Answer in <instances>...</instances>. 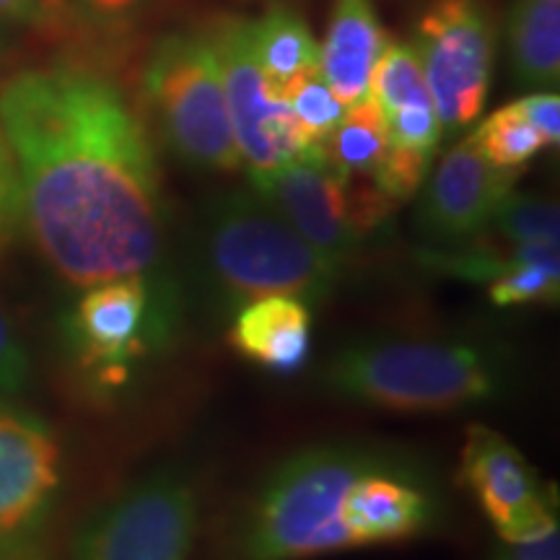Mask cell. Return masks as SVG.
I'll return each instance as SVG.
<instances>
[{
    "instance_id": "cell-27",
    "label": "cell",
    "mask_w": 560,
    "mask_h": 560,
    "mask_svg": "<svg viewBox=\"0 0 560 560\" xmlns=\"http://www.w3.org/2000/svg\"><path fill=\"white\" fill-rule=\"evenodd\" d=\"M30 384V355L13 330V322L0 304V397L21 395Z\"/></svg>"
},
{
    "instance_id": "cell-6",
    "label": "cell",
    "mask_w": 560,
    "mask_h": 560,
    "mask_svg": "<svg viewBox=\"0 0 560 560\" xmlns=\"http://www.w3.org/2000/svg\"><path fill=\"white\" fill-rule=\"evenodd\" d=\"M257 190L293 229L342 270L395 210L369 179L346 177L327 156L325 145H312L276 170L249 177Z\"/></svg>"
},
{
    "instance_id": "cell-1",
    "label": "cell",
    "mask_w": 560,
    "mask_h": 560,
    "mask_svg": "<svg viewBox=\"0 0 560 560\" xmlns=\"http://www.w3.org/2000/svg\"><path fill=\"white\" fill-rule=\"evenodd\" d=\"M0 136L21 187V223L79 289L149 276L170 210L145 125L115 81L81 62L26 68L0 83Z\"/></svg>"
},
{
    "instance_id": "cell-2",
    "label": "cell",
    "mask_w": 560,
    "mask_h": 560,
    "mask_svg": "<svg viewBox=\"0 0 560 560\" xmlns=\"http://www.w3.org/2000/svg\"><path fill=\"white\" fill-rule=\"evenodd\" d=\"M511 361L488 342L363 340L332 355L322 384L335 397L395 412H452L506 395Z\"/></svg>"
},
{
    "instance_id": "cell-12",
    "label": "cell",
    "mask_w": 560,
    "mask_h": 560,
    "mask_svg": "<svg viewBox=\"0 0 560 560\" xmlns=\"http://www.w3.org/2000/svg\"><path fill=\"white\" fill-rule=\"evenodd\" d=\"M149 276H130L109 283L91 285L75 304L68 322L81 366L117 382L125 366L145 353L149 340L156 338V314L164 306L153 304Z\"/></svg>"
},
{
    "instance_id": "cell-25",
    "label": "cell",
    "mask_w": 560,
    "mask_h": 560,
    "mask_svg": "<svg viewBox=\"0 0 560 560\" xmlns=\"http://www.w3.org/2000/svg\"><path fill=\"white\" fill-rule=\"evenodd\" d=\"M285 102L301 125V130L310 136L312 143L325 145L330 136L338 128L342 115H346V104H342L335 91L327 86V81L322 79V73H310L296 83H291L289 89L283 91Z\"/></svg>"
},
{
    "instance_id": "cell-9",
    "label": "cell",
    "mask_w": 560,
    "mask_h": 560,
    "mask_svg": "<svg viewBox=\"0 0 560 560\" xmlns=\"http://www.w3.org/2000/svg\"><path fill=\"white\" fill-rule=\"evenodd\" d=\"M236 149L249 177L265 174L312 149L283 94L268 81L252 47V19L223 16L210 26Z\"/></svg>"
},
{
    "instance_id": "cell-18",
    "label": "cell",
    "mask_w": 560,
    "mask_h": 560,
    "mask_svg": "<svg viewBox=\"0 0 560 560\" xmlns=\"http://www.w3.org/2000/svg\"><path fill=\"white\" fill-rule=\"evenodd\" d=\"M252 47L278 94L319 70V42L289 5H276L265 16L252 19Z\"/></svg>"
},
{
    "instance_id": "cell-13",
    "label": "cell",
    "mask_w": 560,
    "mask_h": 560,
    "mask_svg": "<svg viewBox=\"0 0 560 560\" xmlns=\"http://www.w3.org/2000/svg\"><path fill=\"white\" fill-rule=\"evenodd\" d=\"M516 177L520 172L490 164L475 140L465 136L446 151L425 182L416 213L418 231L439 247H457L472 240L514 190Z\"/></svg>"
},
{
    "instance_id": "cell-8",
    "label": "cell",
    "mask_w": 560,
    "mask_h": 560,
    "mask_svg": "<svg viewBox=\"0 0 560 560\" xmlns=\"http://www.w3.org/2000/svg\"><path fill=\"white\" fill-rule=\"evenodd\" d=\"M198 514V493L185 475L151 472L83 524L73 560H190Z\"/></svg>"
},
{
    "instance_id": "cell-24",
    "label": "cell",
    "mask_w": 560,
    "mask_h": 560,
    "mask_svg": "<svg viewBox=\"0 0 560 560\" xmlns=\"http://www.w3.org/2000/svg\"><path fill=\"white\" fill-rule=\"evenodd\" d=\"M488 296L495 306L558 304L560 296V255L535 257L509 268L488 283Z\"/></svg>"
},
{
    "instance_id": "cell-20",
    "label": "cell",
    "mask_w": 560,
    "mask_h": 560,
    "mask_svg": "<svg viewBox=\"0 0 560 560\" xmlns=\"http://www.w3.org/2000/svg\"><path fill=\"white\" fill-rule=\"evenodd\" d=\"M159 5L161 0H60V19L89 45L115 50L149 24Z\"/></svg>"
},
{
    "instance_id": "cell-19",
    "label": "cell",
    "mask_w": 560,
    "mask_h": 560,
    "mask_svg": "<svg viewBox=\"0 0 560 560\" xmlns=\"http://www.w3.org/2000/svg\"><path fill=\"white\" fill-rule=\"evenodd\" d=\"M389 132L384 112L371 96L350 104L330 140L325 143L327 156L346 177L371 179L387 156Z\"/></svg>"
},
{
    "instance_id": "cell-11",
    "label": "cell",
    "mask_w": 560,
    "mask_h": 560,
    "mask_svg": "<svg viewBox=\"0 0 560 560\" xmlns=\"http://www.w3.org/2000/svg\"><path fill=\"white\" fill-rule=\"evenodd\" d=\"M459 478L480 501L501 542H527L558 527L550 490L540 488L529 462L501 433L470 425Z\"/></svg>"
},
{
    "instance_id": "cell-3",
    "label": "cell",
    "mask_w": 560,
    "mask_h": 560,
    "mask_svg": "<svg viewBox=\"0 0 560 560\" xmlns=\"http://www.w3.org/2000/svg\"><path fill=\"white\" fill-rule=\"evenodd\" d=\"M195 244L202 270L231 310L265 296L322 304L342 272L252 187L206 202Z\"/></svg>"
},
{
    "instance_id": "cell-28",
    "label": "cell",
    "mask_w": 560,
    "mask_h": 560,
    "mask_svg": "<svg viewBox=\"0 0 560 560\" xmlns=\"http://www.w3.org/2000/svg\"><path fill=\"white\" fill-rule=\"evenodd\" d=\"M21 229V187L11 149L0 136V252L13 242Z\"/></svg>"
},
{
    "instance_id": "cell-5",
    "label": "cell",
    "mask_w": 560,
    "mask_h": 560,
    "mask_svg": "<svg viewBox=\"0 0 560 560\" xmlns=\"http://www.w3.org/2000/svg\"><path fill=\"white\" fill-rule=\"evenodd\" d=\"M143 100L170 151L200 172L244 170L210 32L174 30L143 60Z\"/></svg>"
},
{
    "instance_id": "cell-16",
    "label": "cell",
    "mask_w": 560,
    "mask_h": 560,
    "mask_svg": "<svg viewBox=\"0 0 560 560\" xmlns=\"http://www.w3.org/2000/svg\"><path fill=\"white\" fill-rule=\"evenodd\" d=\"M229 342L276 374H296L310 359L312 312L293 296H265L236 310Z\"/></svg>"
},
{
    "instance_id": "cell-17",
    "label": "cell",
    "mask_w": 560,
    "mask_h": 560,
    "mask_svg": "<svg viewBox=\"0 0 560 560\" xmlns=\"http://www.w3.org/2000/svg\"><path fill=\"white\" fill-rule=\"evenodd\" d=\"M514 81L550 91L560 81V0H516L506 19Z\"/></svg>"
},
{
    "instance_id": "cell-32",
    "label": "cell",
    "mask_w": 560,
    "mask_h": 560,
    "mask_svg": "<svg viewBox=\"0 0 560 560\" xmlns=\"http://www.w3.org/2000/svg\"><path fill=\"white\" fill-rule=\"evenodd\" d=\"M5 52V34H3V26H0V58H3Z\"/></svg>"
},
{
    "instance_id": "cell-22",
    "label": "cell",
    "mask_w": 560,
    "mask_h": 560,
    "mask_svg": "<svg viewBox=\"0 0 560 560\" xmlns=\"http://www.w3.org/2000/svg\"><path fill=\"white\" fill-rule=\"evenodd\" d=\"M369 96L380 104L384 115L410 107V104H433L429 86H425L423 68L410 42L392 39L376 60L371 75Z\"/></svg>"
},
{
    "instance_id": "cell-10",
    "label": "cell",
    "mask_w": 560,
    "mask_h": 560,
    "mask_svg": "<svg viewBox=\"0 0 560 560\" xmlns=\"http://www.w3.org/2000/svg\"><path fill=\"white\" fill-rule=\"evenodd\" d=\"M60 482V446L32 412L0 397V560L45 522Z\"/></svg>"
},
{
    "instance_id": "cell-31",
    "label": "cell",
    "mask_w": 560,
    "mask_h": 560,
    "mask_svg": "<svg viewBox=\"0 0 560 560\" xmlns=\"http://www.w3.org/2000/svg\"><path fill=\"white\" fill-rule=\"evenodd\" d=\"M495 560H560V529L556 527L527 542H503Z\"/></svg>"
},
{
    "instance_id": "cell-23",
    "label": "cell",
    "mask_w": 560,
    "mask_h": 560,
    "mask_svg": "<svg viewBox=\"0 0 560 560\" xmlns=\"http://www.w3.org/2000/svg\"><path fill=\"white\" fill-rule=\"evenodd\" d=\"M486 231L509 247H520V244L529 242L560 244V215L550 200L511 190Z\"/></svg>"
},
{
    "instance_id": "cell-26",
    "label": "cell",
    "mask_w": 560,
    "mask_h": 560,
    "mask_svg": "<svg viewBox=\"0 0 560 560\" xmlns=\"http://www.w3.org/2000/svg\"><path fill=\"white\" fill-rule=\"evenodd\" d=\"M384 120H387L392 149L433 156L444 138L433 104H410V107L384 115Z\"/></svg>"
},
{
    "instance_id": "cell-21",
    "label": "cell",
    "mask_w": 560,
    "mask_h": 560,
    "mask_svg": "<svg viewBox=\"0 0 560 560\" xmlns=\"http://www.w3.org/2000/svg\"><path fill=\"white\" fill-rule=\"evenodd\" d=\"M470 138L490 164L511 172H522V166H527L537 153L548 149L545 138L524 120L514 102L488 115L470 132Z\"/></svg>"
},
{
    "instance_id": "cell-30",
    "label": "cell",
    "mask_w": 560,
    "mask_h": 560,
    "mask_svg": "<svg viewBox=\"0 0 560 560\" xmlns=\"http://www.w3.org/2000/svg\"><path fill=\"white\" fill-rule=\"evenodd\" d=\"M60 19V0H0V26H47Z\"/></svg>"
},
{
    "instance_id": "cell-14",
    "label": "cell",
    "mask_w": 560,
    "mask_h": 560,
    "mask_svg": "<svg viewBox=\"0 0 560 560\" xmlns=\"http://www.w3.org/2000/svg\"><path fill=\"white\" fill-rule=\"evenodd\" d=\"M384 47L387 32L382 30L374 0H335L319 45V73L346 107L369 96Z\"/></svg>"
},
{
    "instance_id": "cell-15",
    "label": "cell",
    "mask_w": 560,
    "mask_h": 560,
    "mask_svg": "<svg viewBox=\"0 0 560 560\" xmlns=\"http://www.w3.org/2000/svg\"><path fill=\"white\" fill-rule=\"evenodd\" d=\"M340 520L355 548L400 542L429 527L431 501L423 490L397 480L389 470H374L348 488Z\"/></svg>"
},
{
    "instance_id": "cell-29",
    "label": "cell",
    "mask_w": 560,
    "mask_h": 560,
    "mask_svg": "<svg viewBox=\"0 0 560 560\" xmlns=\"http://www.w3.org/2000/svg\"><path fill=\"white\" fill-rule=\"evenodd\" d=\"M532 128H535L548 143V149L560 143V96L556 91H532L514 102Z\"/></svg>"
},
{
    "instance_id": "cell-7",
    "label": "cell",
    "mask_w": 560,
    "mask_h": 560,
    "mask_svg": "<svg viewBox=\"0 0 560 560\" xmlns=\"http://www.w3.org/2000/svg\"><path fill=\"white\" fill-rule=\"evenodd\" d=\"M495 42L486 0H433L418 16L410 45L446 136L470 128L486 107Z\"/></svg>"
},
{
    "instance_id": "cell-4",
    "label": "cell",
    "mask_w": 560,
    "mask_h": 560,
    "mask_svg": "<svg viewBox=\"0 0 560 560\" xmlns=\"http://www.w3.org/2000/svg\"><path fill=\"white\" fill-rule=\"evenodd\" d=\"M395 462L363 446H310L265 480L234 540V560H310L355 548L340 520L342 499L361 475Z\"/></svg>"
}]
</instances>
